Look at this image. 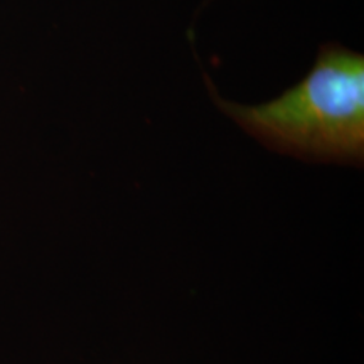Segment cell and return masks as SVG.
<instances>
[{
	"label": "cell",
	"mask_w": 364,
	"mask_h": 364,
	"mask_svg": "<svg viewBox=\"0 0 364 364\" xmlns=\"http://www.w3.org/2000/svg\"><path fill=\"white\" fill-rule=\"evenodd\" d=\"M218 107L268 149L321 162L364 157V56L339 43L321 46L312 70L294 88L262 105L220 98Z\"/></svg>",
	"instance_id": "1"
}]
</instances>
